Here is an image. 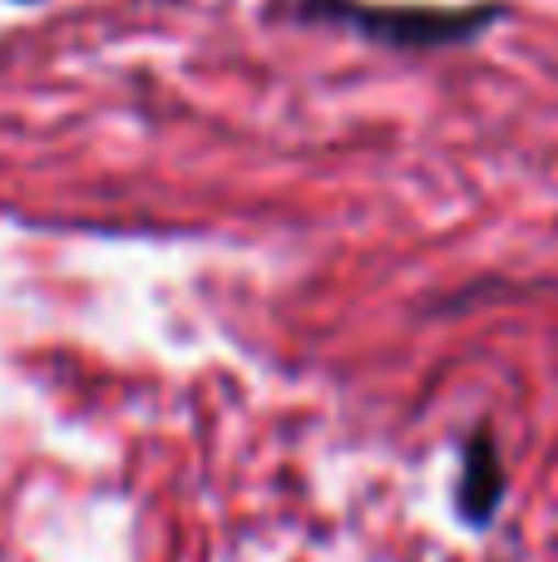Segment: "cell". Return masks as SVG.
Returning <instances> with one entry per match:
<instances>
[{"mask_svg":"<svg viewBox=\"0 0 558 562\" xmlns=\"http://www.w3.org/2000/svg\"><path fill=\"white\" fill-rule=\"evenodd\" d=\"M500 498H504V464H500V449H494V435L480 429V435H470V445H465V469H460L465 524L484 528L494 518V508H500Z\"/></svg>","mask_w":558,"mask_h":562,"instance_id":"cell-2","label":"cell"},{"mask_svg":"<svg viewBox=\"0 0 558 562\" xmlns=\"http://www.w3.org/2000/svg\"><path fill=\"white\" fill-rule=\"evenodd\" d=\"M272 20L292 25H346L361 40L395 49H450L480 40L504 5H366V0H272Z\"/></svg>","mask_w":558,"mask_h":562,"instance_id":"cell-1","label":"cell"}]
</instances>
